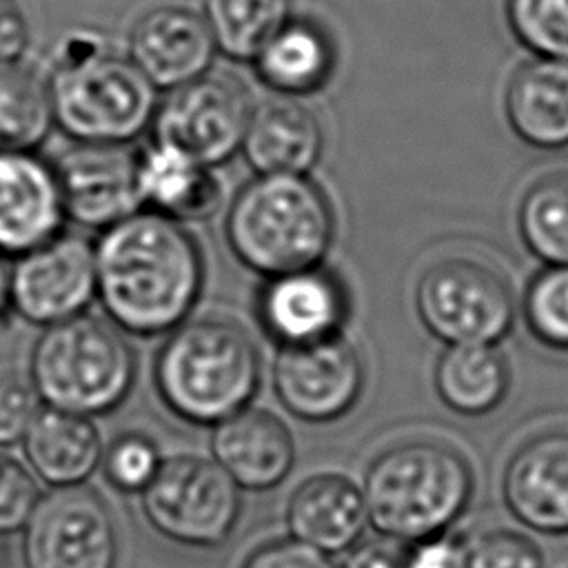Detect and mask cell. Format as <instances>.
I'll use <instances>...</instances> for the list:
<instances>
[{
	"mask_svg": "<svg viewBox=\"0 0 568 568\" xmlns=\"http://www.w3.org/2000/svg\"><path fill=\"white\" fill-rule=\"evenodd\" d=\"M155 386L180 419L220 424L246 408L260 386L257 346L229 320L184 322L158 353Z\"/></svg>",
	"mask_w": 568,
	"mask_h": 568,
	"instance_id": "obj_4",
	"label": "cell"
},
{
	"mask_svg": "<svg viewBox=\"0 0 568 568\" xmlns=\"http://www.w3.org/2000/svg\"><path fill=\"white\" fill-rule=\"evenodd\" d=\"M366 517L362 490L339 473H317L302 479L286 501L291 535L322 552L353 548L364 532Z\"/></svg>",
	"mask_w": 568,
	"mask_h": 568,
	"instance_id": "obj_19",
	"label": "cell"
},
{
	"mask_svg": "<svg viewBox=\"0 0 568 568\" xmlns=\"http://www.w3.org/2000/svg\"><path fill=\"white\" fill-rule=\"evenodd\" d=\"M53 122L49 82L18 60L0 62V149L31 151Z\"/></svg>",
	"mask_w": 568,
	"mask_h": 568,
	"instance_id": "obj_26",
	"label": "cell"
},
{
	"mask_svg": "<svg viewBox=\"0 0 568 568\" xmlns=\"http://www.w3.org/2000/svg\"><path fill=\"white\" fill-rule=\"evenodd\" d=\"M435 390L455 413L479 417L495 410L510 388V368L497 346L453 344L435 364Z\"/></svg>",
	"mask_w": 568,
	"mask_h": 568,
	"instance_id": "obj_25",
	"label": "cell"
},
{
	"mask_svg": "<svg viewBox=\"0 0 568 568\" xmlns=\"http://www.w3.org/2000/svg\"><path fill=\"white\" fill-rule=\"evenodd\" d=\"M202 16L222 53L253 60L293 18V0H204Z\"/></svg>",
	"mask_w": 568,
	"mask_h": 568,
	"instance_id": "obj_27",
	"label": "cell"
},
{
	"mask_svg": "<svg viewBox=\"0 0 568 568\" xmlns=\"http://www.w3.org/2000/svg\"><path fill=\"white\" fill-rule=\"evenodd\" d=\"M260 80L280 95H306L322 89L335 67L328 33L302 18H291L253 58Z\"/></svg>",
	"mask_w": 568,
	"mask_h": 568,
	"instance_id": "obj_24",
	"label": "cell"
},
{
	"mask_svg": "<svg viewBox=\"0 0 568 568\" xmlns=\"http://www.w3.org/2000/svg\"><path fill=\"white\" fill-rule=\"evenodd\" d=\"M364 504L371 524L399 541H428L450 526L473 495V468L450 444L406 439L366 466Z\"/></svg>",
	"mask_w": 568,
	"mask_h": 568,
	"instance_id": "obj_2",
	"label": "cell"
},
{
	"mask_svg": "<svg viewBox=\"0 0 568 568\" xmlns=\"http://www.w3.org/2000/svg\"><path fill=\"white\" fill-rule=\"evenodd\" d=\"M98 295L93 246L78 235H55L18 255L11 266L9 304L38 326H51L84 313Z\"/></svg>",
	"mask_w": 568,
	"mask_h": 568,
	"instance_id": "obj_12",
	"label": "cell"
},
{
	"mask_svg": "<svg viewBox=\"0 0 568 568\" xmlns=\"http://www.w3.org/2000/svg\"><path fill=\"white\" fill-rule=\"evenodd\" d=\"M98 300L133 335L171 333L193 311L204 262L182 222L138 211L106 226L93 246Z\"/></svg>",
	"mask_w": 568,
	"mask_h": 568,
	"instance_id": "obj_1",
	"label": "cell"
},
{
	"mask_svg": "<svg viewBox=\"0 0 568 568\" xmlns=\"http://www.w3.org/2000/svg\"><path fill=\"white\" fill-rule=\"evenodd\" d=\"M413 568H457L455 544L428 539L413 550Z\"/></svg>",
	"mask_w": 568,
	"mask_h": 568,
	"instance_id": "obj_38",
	"label": "cell"
},
{
	"mask_svg": "<svg viewBox=\"0 0 568 568\" xmlns=\"http://www.w3.org/2000/svg\"><path fill=\"white\" fill-rule=\"evenodd\" d=\"M344 568H413V550L393 537H371L355 544Z\"/></svg>",
	"mask_w": 568,
	"mask_h": 568,
	"instance_id": "obj_36",
	"label": "cell"
},
{
	"mask_svg": "<svg viewBox=\"0 0 568 568\" xmlns=\"http://www.w3.org/2000/svg\"><path fill=\"white\" fill-rule=\"evenodd\" d=\"M215 49L202 11L184 4L144 11L129 33L131 62L155 89H175L204 75Z\"/></svg>",
	"mask_w": 568,
	"mask_h": 568,
	"instance_id": "obj_14",
	"label": "cell"
},
{
	"mask_svg": "<svg viewBox=\"0 0 568 568\" xmlns=\"http://www.w3.org/2000/svg\"><path fill=\"white\" fill-rule=\"evenodd\" d=\"M524 246L546 266H568V171L535 180L517 206Z\"/></svg>",
	"mask_w": 568,
	"mask_h": 568,
	"instance_id": "obj_28",
	"label": "cell"
},
{
	"mask_svg": "<svg viewBox=\"0 0 568 568\" xmlns=\"http://www.w3.org/2000/svg\"><path fill=\"white\" fill-rule=\"evenodd\" d=\"M506 20L521 47L568 62V0H506Z\"/></svg>",
	"mask_w": 568,
	"mask_h": 568,
	"instance_id": "obj_30",
	"label": "cell"
},
{
	"mask_svg": "<svg viewBox=\"0 0 568 568\" xmlns=\"http://www.w3.org/2000/svg\"><path fill=\"white\" fill-rule=\"evenodd\" d=\"M521 313L539 344L568 353V266H544L532 275L524 291Z\"/></svg>",
	"mask_w": 568,
	"mask_h": 568,
	"instance_id": "obj_29",
	"label": "cell"
},
{
	"mask_svg": "<svg viewBox=\"0 0 568 568\" xmlns=\"http://www.w3.org/2000/svg\"><path fill=\"white\" fill-rule=\"evenodd\" d=\"M333 235V206L306 175H260L235 195L226 215L233 253L264 277L320 266Z\"/></svg>",
	"mask_w": 568,
	"mask_h": 568,
	"instance_id": "obj_3",
	"label": "cell"
},
{
	"mask_svg": "<svg viewBox=\"0 0 568 568\" xmlns=\"http://www.w3.org/2000/svg\"><path fill=\"white\" fill-rule=\"evenodd\" d=\"M242 510V497L231 475L213 459L173 455L142 490V513L162 537L215 548L224 544Z\"/></svg>",
	"mask_w": 568,
	"mask_h": 568,
	"instance_id": "obj_8",
	"label": "cell"
},
{
	"mask_svg": "<svg viewBox=\"0 0 568 568\" xmlns=\"http://www.w3.org/2000/svg\"><path fill=\"white\" fill-rule=\"evenodd\" d=\"M162 459L155 442L142 433H124L115 437L102 455L104 479L120 493H142Z\"/></svg>",
	"mask_w": 568,
	"mask_h": 568,
	"instance_id": "obj_32",
	"label": "cell"
},
{
	"mask_svg": "<svg viewBox=\"0 0 568 568\" xmlns=\"http://www.w3.org/2000/svg\"><path fill=\"white\" fill-rule=\"evenodd\" d=\"M31 384L47 406L95 417L113 410L135 379V355L109 324L78 315L44 326L31 353Z\"/></svg>",
	"mask_w": 568,
	"mask_h": 568,
	"instance_id": "obj_6",
	"label": "cell"
},
{
	"mask_svg": "<svg viewBox=\"0 0 568 568\" xmlns=\"http://www.w3.org/2000/svg\"><path fill=\"white\" fill-rule=\"evenodd\" d=\"M209 169L184 151L155 142L138 153V191L142 204L178 222L213 215L222 202V191Z\"/></svg>",
	"mask_w": 568,
	"mask_h": 568,
	"instance_id": "obj_22",
	"label": "cell"
},
{
	"mask_svg": "<svg viewBox=\"0 0 568 568\" xmlns=\"http://www.w3.org/2000/svg\"><path fill=\"white\" fill-rule=\"evenodd\" d=\"M40 499L33 475L16 457L0 453V535L27 526Z\"/></svg>",
	"mask_w": 568,
	"mask_h": 568,
	"instance_id": "obj_33",
	"label": "cell"
},
{
	"mask_svg": "<svg viewBox=\"0 0 568 568\" xmlns=\"http://www.w3.org/2000/svg\"><path fill=\"white\" fill-rule=\"evenodd\" d=\"M346 313L348 297L342 282L322 266L268 277L257 300V317L280 346L333 337Z\"/></svg>",
	"mask_w": 568,
	"mask_h": 568,
	"instance_id": "obj_16",
	"label": "cell"
},
{
	"mask_svg": "<svg viewBox=\"0 0 568 568\" xmlns=\"http://www.w3.org/2000/svg\"><path fill=\"white\" fill-rule=\"evenodd\" d=\"M504 113L513 133L532 149L568 146V62L539 58L521 62L508 78Z\"/></svg>",
	"mask_w": 568,
	"mask_h": 568,
	"instance_id": "obj_21",
	"label": "cell"
},
{
	"mask_svg": "<svg viewBox=\"0 0 568 568\" xmlns=\"http://www.w3.org/2000/svg\"><path fill=\"white\" fill-rule=\"evenodd\" d=\"M67 217L106 229L140 211L138 153L124 144L78 142L53 164Z\"/></svg>",
	"mask_w": 568,
	"mask_h": 568,
	"instance_id": "obj_13",
	"label": "cell"
},
{
	"mask_svg": "<svg viewBox=\"0 0 568 568\" xmlns=\"http://www.w3.org/2000/svg\"><path fill=\"white\" fill-rule=\"evenodd\" d=\"M118 552L106 501L80 484L40 497L24 526V568H115Z\"/></svg>",
	"mask_w": 568,
	"mask_h": 568,
	"instance_id": "obj_9",
	"label": "cell"
},
{
	"mask_svg": "<svg viewBox=\"0 0 568 568\" xmlns=\"http://www.w3.org/2000/svg\"><path fill=\"white\" fill-rule=\"evenodd\" d=\"M29 466L51 486H75L102 462V437L87 415L47 406L24 435Z\"/></svg>",
	"mask_w": 568,
	"mask_h": 568,
	"instance_id": "obj_23",
	"label": "cell"
},
{
	"mask_svg": "<svg viewBox=\"0 0 568 568\" xmlns=\"http://www.w3.org/2000/svg\"><path fill=\"white\" fill-rule=\"evenodd\" d=\"M215 426L213 457L240 488L268 490L288 477L295 444L280 417L264 408H242Z\"/></svg>",
	"mask_w": 568,
	"mask_h": 568,
	"instance_id": "obj_18",
	"label": "cell"
},
{
	"mask_svg": "<svg viewBox=\"0 0 568 568\" xmlns=\"http://www.w3.org/2000/svg\"><path fill=\"white\" fill-rule=\"evenodd\" d=\"M457 568H544L539 548L515 530H481L455 544Z\"/></svg>",
	"mask_w": 568,
	"mask_h": 568,
	"instance_id": "obj_31",
	"label": "cell"
},
{
	"mask_svg": "<svg viewBox=\"0 0 568 568\" xmlns=\"http://www.w3.org/2000/svg\"><path fill=\"white\" fill-rule=\"evenodd\" d=\"M415 308L430 335L446 346H497L515 324L510 282L475 257H446L417 280Z\"/></svg>",
	"mask_w": 568,
	"mask_h": 568,
	"instance_id": "obj_7",
	"label": "cell"
},
{
	"mask_svg": "<svg viewBox=\"0 0 568 568\" xmlns=\"http://www.w3.org/2000/svg\"><path fill=\"white\" fill-rule=\"evenodd\" d=\"M504 497L521 524L544 532L568 530V430H544L513 453Z\"/></svg>",
	"mask_w": 568,
	"mask_h": 568,
	"instance_id": "obj_17",
	"label": "cell"
},
{
	"mask_svg": "<svg viewBox=\"0 0 568 568\" xmlns=\"http://www.w3.org/2000/svg\"><path fill=\"white\" fill-rule=\"evenodd\" d=\"M9 282H11V268L7 264V255L0 253V313L9 304Z\"/></svg>",
	"mask_w": 568,
	"mask_h": 568,
	"instance_id": "obj_39",
	"label": "cell"
},
{
	"mask_svg": "<svg viewBox=\"0 0 568 568\" xmlns=\"http://www.w3.org/2000/svg\"><path fill=\"white\" fill-rule=\"evenodd\" d=\"M251 118L246 89L229 75H200L171 89L153 115L155 142L171 144L206 166L233 158Z\"/></svg>",
	"mask_w": 568,
	"mask_h": 568,
	"instance_id": "obj_10",
	"label": "cell"
},
{
	"mask_svg": "<svg viewBox=\"0 0 568 568\" xmlns=\"http://www.w3.org/2000/svg\"><path fill=\"white\" fill-rule=\"evenodd\" d=\"M53 120L78 142L124 144L155 115V87L91 31L71 33L49 80Z\"/></svg>",
	"mask_w": 568,
	"mask_h": 568,
	"instance_id": "obj_5",
	"label": "cell"
},
{
	"mask_svg": "<svg viewBox=\"0 0 568 568\" xmlns=\"http://www.w3.org/2000/svg\"><path fill=\"white\" fill-rule=\"evenodd\" d=\"M322 149V122L300 100L282 95L251 109L242 153L260 175H306Z\"/></svg>",
	"mask_w": 568,
	"mask_h": 568,
	"instance_id": "obj_20",
	"label": "cell"
},
{
	"mask_svg": "<svg viewBox=\"0 0 568 568\" xmlns=\"http://www.w3.org/2000/svg\"><path fill=\"white\" fill-rule=\"evenodd\" d=\"M36 386L18 375L0 379V446L20 442L42 410Z\"/></svg>",
	"mask_w": 568,
	"mask_h": 568,
	"instance_id": "obj_34",
	"label": "cell"
},
{
	"mask_svg": "<svg viewBox=\"0 0 568 568\" xmlns=\"http://www.w3.org/2000/svg\"><path fill=\"white\" fill-rule=\"evenodd\" d=\"M64 220L55 169L33 151L0 149V253L18 257L49 242Z\"/></svg>",
	"mask_w": 568,
	"mask_h": 568,
	"instance_id": "obj_15",
	"label": "cell"
},
{
	"mask_svg": "<svg viewBox=\"0 0 568 568\" xmlns=\"http://www.w3.org/2000/svg\"><path fill=\"white\" fill-rule=\"evenodd\" d=\"M273 388L293 417L326 424L346 415L359 399L364 362L342 333L280 346L273 362Z\"/></svg>",
	"mask_w": 568,
	"mask_h": 568,
	"instance_id": "obj_11",
	"label": "cell"
},
{
	"mask_svg": "<svg viewBox=\"0 0 568 568\" xmlns=\"http://www.w3.org/2000/svg\"><path fill=\"white\" fill-rule=\"evenodd\" d=\"M240 568H337V564L304 541L271 539L255 546Z\"/></svg>",
	"mask_w": 568,
	"mask_h": 568,
	"instance_id": "obj_35",
	"label": "cell"
},
{
	"mask_svg": "<svg viewBox=\"0 0 568 568\" xmlns=\"http://www.w3.org/2000/svg\"><path fill=\"white\" fill-rule=\"evenodd\" d=\"M31 38L29 20L18 0H0V62H16Z\"/></svg>",
	"mask_w": 568,
	"mask_h": 568,
	"instance_id": "obj_37",
	"label": "cell"
}]
</instances>
